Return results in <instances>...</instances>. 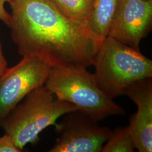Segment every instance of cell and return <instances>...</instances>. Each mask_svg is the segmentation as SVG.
Instances as JSON below:
<instances>
[{"mask_svg":"<svg viewBox=\"0 0 152 152\" xmlns=\"http://www.w3.org/2000/svg\"><path fill=\"white\" fill-rule=\"evenodd\" d=\"M152 0H120L109 33L117 41L134 49L151 30Z\"/></svg>","mask_w":152,"mask_h":152,"instance_id":"7","label":"cell"},{"mask_svg":"<svg viewBox=\"0 0 152 152\" xmlns=\"http://www.w3.org/2000/svg\"><path fill=\"white\" fill-rule=\"evenodd\" d=\"M93 65L96 85L112 99L123 95L131 84L152 77V60L139 49L122 44L109 36L104 39Z\"/></svg>","mask_w":152,"mask_h":152,"instance_id":"2","label":"cell"},{"mask_svg":"<svg viewBox=\"0 0 152 152\" xmlns=\"http://www.w3.org/2000/svg\"><path fill=\"white\" fill-rule=\"evenodd\" d=\"M11 37L23 57H36L51 67L93 65L104 39L75 21L51 0H11Z\"/></svg>","mask_w":152,"mask_h":152,"instance_id":"1","label":"cell"},{"mask_svg":"<svg viewBox=\"0 0 152 152\" xmlns=\"http://www.w3.org/2000/svg\"><path fill=\"white\" fill-rule=\"evenodd\" d=\"M51 1L65 15L88 27L94 0Z\"/></svg>","mask_w":152,"mask_h":152,"instance_id":"10","label":"cell"},{"mask_svg":"<svg viewBox=\"0 0 152 152\" xmlns=\"http://www.w3.org/2000/svg\"><path fill=\"white\" fill-rule=\"evenodd\" d=\"M136 104L137 110L131 116L129 125L135 147L140 152H152V80L135 82L124 90Z\"/></svg>","mask_w":152,"mask_h":152,"instance_id":"8","label":"cell"},{"mask_svg":"<svg viewBox=\"0 0 152 152\" xmlns=\"http://www.w3.org/2000/svg\"><path fill=\"white\" fill-rule=\"evenodd\" d=\"M15 144L13 139L10 136L5 134L0 137V152H22Z\"/></svg>","mask_w":152,"mask_h":152,"instance_id":"12","label":"cell"},{"mask_svg":"<svg viewBox=\"0 0 152 152\" xmlns=\"http://www.w3.org/2000/svg\"><path fill=\"white\" fill-rule=\"evenodd\" d=\"M119 1H94L88 28L98 37L104 39L108 36Z\"/></svg>","mask_w":152,"mask_h":152,"instance_id":"9","label":"cell"},{"mask_svg":"<svg viewBox=\"0 0 152 152\" xmlns=\"http://www.w3.org/2000/svg\"><path fill=\"white\" fill-rule=\"evenodd\" d=\"M86 69L51 67L44 85L58 99L75 105L97 121L125 114L124 109L99 88L93 74Z\"/></svg>","mask_w":152,"mask_h":152,"instance_id":"4","label":"cell"},{"mask_svg":"<svg viewBox=\"0 0 152 152\" xmlns=\"http://www.w3.org/2000/svg\"><path fill=\"white\" fill-rule=\"evenodd\" d=\"M11 0H0V20L9 27L11 22V14H9L5 9V4Z\"/></svg>","mask_w":152,"mask_h":152,"instance_id":"13","label":"cell"},{"mask_svg":"<svg viewBox=\"0 0 152 152\" xmlns=\"http://www.w3.org/2000/svg\"><path fill=\"white\" fill-rule=\"evenodd\" d=\"M51 66L36 57H23L0 77V126L18 103L34 89L45 85Z\"/></svg>","mask_w":152,"mask_h":152,"instance_id":"5","label":"cell"},{"mask_svg":"<svg viewBox=\"0 0 152 152\" xmlns=\"http://www.w3.org/2000/svg\"><path fill=\"white\" fill-rule=\"evenodd\" d=\"M145 1H152V0H145Z\"/></svg>","mask_w":152,"mask_h":152,"instance_id":"15","label":"cell"},{"mask_svg":"<svg viewBox=\"0 0 152 152\" xmlns=\"http://www.w3.org/2000/svg\"><path fill=\"white\" fill-rule=\"evenodd\" d=\"M135 149V143L127 126L112 131L101 152H132Z\"/></svg>","mask_w":152,"mask_h":152,"instance_id":"11","label":"cell"},{"mask_svg":"<svg viewBox=\"0 0 152 152\" xmlns=\"http://www.w3.org/2000/svg\"><path fill=\"white\" fill-rule=\"evenodd\" d=\"M7 63L6 60L4 55L3 54L2 45L1 42V38H0V77L3 75L5 71L7 68Z\"/></svg>","mask_w":152,"mask_h":152,"instance_id":"14","label":"cell"},{"mask_svg":"<svg viewBox=\"0 0 152 152\" xmlns=\"http://www.w3.org/2000/svg\"><path fill=\"white\" fill-rule=\"evenodd\" d=\"M97 122L78 110L65 114L56 127L59 137L49 152H101L112 131Z\"/></svg>","mask_w":152,"mask_h":152,"instance_id":"6","label":"cell"},{"mask_svg":"<svg viewBox=\"0 0 152 152\" xmlns=\"http://www.w3.org/2000/svg\"><path fill=\"white\" fill-rule=\"evenodd\" d=\"M4 120L1 127L23 151L29 143L35 145L39 134L51 125L55 127L61 116L78 110L73 104L54 99V94L42 85L28 94Z\"/></svg>","mask_w":152,"mask_h":152,"instance_id":"3","label":"cell"}]
</instances>
